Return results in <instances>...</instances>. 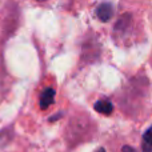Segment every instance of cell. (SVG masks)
Wrapping results in <instances>:
<instances>
[{
  "label": "cell",
  "mask_w": 152,
  "mask_h": 152,
  "mask_svg": "<svg viewBox=\"0 0 152 152\" xmlns=\"http://www.w3.org/2000/svg\"><path fill=\"white\" fill-rule=\"evenodd\" d=\"M123 152H135L134 148H131V147H128V145H124L123 147V150H121Z\"/></svg>",
  "instance_id": "cell-5"
},
{
  "label": "cell",
  "mask_w": 152,
  "mask_h": 152,
  "mask_svg": "<svg viewBox=\"0 0 152 152\" xmlns=\"http://www.w3.org/2000/svg\"><path fill=\"white\" fill-rule=\"evenodd\" d=\"M96 152H105L104 148H99V150H96Z\"/></svg>",
  "instance_id": "cell-6"
},
{
  "label": "cell",
  "mask_w": 152,
  "mask_h": 152,
  "mask_svg": "<svg viewBox=\"0 0 152 152\" xmlns=\"http://www.w3.org/2000/svg\"><path fill=\"white\" fill-rule=\"evenodd\" d=\"M113 15V8L110 3H102L99 7L96 8V16L99 20L107 23Z\"/></svg>",
  "instance_id": "cell-1"
},
{
  "label": "cell",
  "mask_w": 152,
  "mask_h": 152,
  "mask_svg": "<svg viewBox=\"0 0 152 152\" xmlns=\"http://www.w3.org/2000/svg\"><path fill=\"white\" fill-rule=\"evenodd\" d=\"M37 1H44V0H37Z\"/></svg>",
  "instance_id": "cell-7"
},
{
  "label": "cell",
  "mask_w": 152,
  "mask_h": 152,
  "mask_svg": "<svg viewBox=\"0 0 152 152\" xmlns=\"http://www.w3.org/2000/svg\"><path fill=\"white\" fill-rule=\"evenodd\" d=\"M142 152H152V126L143 134Z\"/></svg>",
  "instance_id": "cell-4"
},
{
  "label": "cell",
  "mask_w": 152,
  "mask_h": 152,
  "mask_svg": "<svg viewBox=\"0 0 152 152\" xmlns=\"http://www.w3.org/2000/svg\"><path fill=\"white\" fill-rule=\"evenodd\" d=\"M55 100V91L52 88H47L43 91L42 96H40V108L42 110H47Z\"/></svg>",
  "instance_id": "cell-2"
},
{
  "label": "cell",
  "mask_w": 152,
  "mask_h": 152,
  "mask_svg": "<svg viewBox=\"0 0 152 152\" xmlns=\"http://www.w3.org/2000/svg\"><path fill=\"white\" fill-rule=\"evenodd\" d=\"M95 111L103 113V115H111L113 112V104L110 100H105V99L97 100L95 103Z\"/></svg>",
  "instance_id": "cell-3"
}]
</instances>
